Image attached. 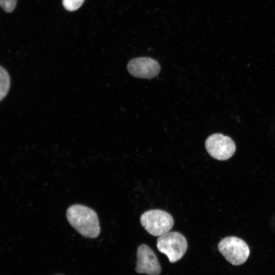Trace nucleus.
Returning <instances> with one entry per match:
<instances>
[{"label": "nucleus", "instance_id": "9", "mask_svg": "<svg viewBox=\"0 0 275 275\" xmlns=\"http://www.w3.org/2000/svg\"><path fill=\"white\" fill-rule=\"evenodd\" d=\"M84 0H63L64 8L70 11L78 9L84 3Z\"/></svg>", "mask_w": 275, "mask_h": 275}, {"label": "nucleus", "instance_id": "10", "mask_svg": "<svg viewBox=\"0 0 275 275\" xmlns=\"http://www.w3.org/2000/svg\"><path fill=\"white\" fill-rule=\"evenodd\" d=\"M17 0H0V7L6 12H12L16 7Z\"/></svg>", "mask_w": 275, "mask_h": 275}, {"label": "nucleus", "instance_id": "2", "mask_svg": "<svg viewBox=\"0 0 275 275\" xmlns=\"http://www.w3.org/2000/svg\"><path fill=\"white\" fill-rule=\"evenodd\" d=\"M158 251L167 255L171 263L180 260L185 253L187 242L185 237L178 232H168L157 239Z\"/></svg>", "mask_w": 275, "mask_h": 275}, {"label": "nucleus", "instance_id": "4", "mask_svg": "<svg viewBox=\"0 0 275 275\" xmlns=\"http://www.w3.org/2000/svg\"><path fill=\"white\" fill-rule=\"evenodd\" d=\"M221 254L233 265L244 263L250 255V249L242 239L235 236H228L222 239L218 244Z\"/></svg>", "mask_w": 275, "mask_h": 275}, {"label": "nucleus", "instance_id": "7", "mask_svg": "<svg viewBox=\"0 0 275 275\" xmlns=\"http://www.w3.org/2000/svg\"><path fill=\"white\" fill-rule=\"evenodd\" d=\"M127 68L131 75L142 78H153L157 75L160 70L158 62L148 57H139L131 60Z\"/></svg>", "mask_w": 275, "mask_h": 275}, {"label": "nucleus", "instance_id": "3", "mask_svg": "<svg viewBox=\"0 0 275 275\" xmlns=\"http://www.w3.org/2000/svg\"><path fill=\"white\" fill-rule=\"evenodd\" d=\"M140 222L144 228L154 236H159L169 232L174 225L172 215L160 209L145 212L141 216Z\"/></svg>", "mask_w": 275, "mask_h": 275}, {"label": "nucleus", "instance_id": "1", "mask_svg": "<svg viewBox=\"0 0 275 275\" xmlns=\"http://www.w3.org/2000/svg\"><path fill=\"white\" fill-rule=\"evenodd\" d=\"M66 216L70 225L81 235L95 238L99 235L98 218L91 208L80 204L73 205L68 208Z\"/></svg>", "mask_w": 275, "mask_h": 275}, {"label": "nucleus", "instance_id": "8", "mask_svg": "<svg viewBox=\"0 0 275 275\" xmlns=\"http://www.w3.org/2000/svg\"><path fill=\"white\" fill-rule=\"evenodd\" d=\"M10 85V77L8 71L0 65V102L7 95Z\"/></svg>", "mask_w": 275, "mask_h": 275}, {"label": "nucleus", "instance_id": "6", "mask_svg": "<svg viewBox=\"0 0 275 275\" xmlns=\"http://www.w3.org/2000/svg\"><path fill=\"white\" fill-rule=\"evenodd\" d=\"M136 256V272L148 275H158L160 273L161 267L157 258L148 245L145 244L139 245Z\"/></svg>", "mask_w": 275, "mask_h": 275}, {"label": "nucleus", "instance_id": "5", "mask_svg": "<svg viewBox=\"0 0 275 275\" xmlns=\"http://www.w3.org/2000/svg\"><path fill=\"white\" fill-rule=\"evenodd\" d=\"M205 148L211 157L219 160L229 159L236 150L234 141L230 137L221 133L209 136L205 141Z\"/></svg>", "mask_w": 275, "mask_h": 275}]
</instances>
